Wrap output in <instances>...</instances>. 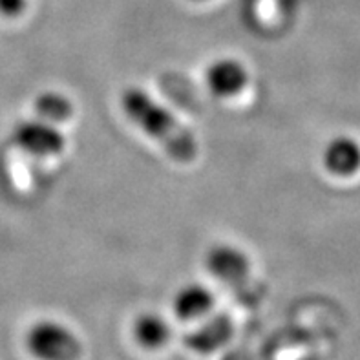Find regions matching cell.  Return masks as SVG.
Listing matches in <instances>:
<instances>
[{
	"mask_svg": "<svg viewBox=\"0 0 360 360\" xmlns=\"http://www.w3.org/2000/svg\"><path fill=\"white\" fill-rule=\"evenodd\" d=\"M121 108L136 127L160 143L172 160L179 163L194 161L198 155L194 134L145 90L127 88L121 94Z\"/></svg>",
	"mask_w": 360,
	"mask_h": 360,
	"instance_id": "6da1fadb",
	"label": "cell"
},
{
	"mask_svg": "<svg viewBox=\"0 0 360 360\" xmlns=\"http://www.w3.org/2000/svg\"><path fill=\"white\" fill-rule=\"evenodd\" d=\"M207 267L242 302L255 304L260 300L262 285L252 278L251 260L238 247L214 245L207 252Z\"/></svg>",
	"mask_w": 360,
	"mask_h": 360,
	"instance_id": "7a4b0ae2",
	"label": "cell"
},
{
	"mask_svg": "<svg viewBox=\"0 0 360 360\" xmlns=\"http://www.w3.org/2000/svg\"><path fill=\"white\" fill-rule=\"evenodd\" d=\"M27 349L39 360H77L81 356V342L66 326L42 320L27 331Z\"/></svg>",
	"mask_w": 360,
	"mask_h": 360,
	"instance_id": "3957f363",
	"label": "cell"
},
{
	"mask_svg": "<svg viewBox=\"0 0 360 360\" xmlns=\"http://www.w3.org/2000/svg\"><path fill=\"white\" fill-rule=\"evenodd\" d=\"M13 139L24 152L37 158L59 155L66 148L64 134L57 127L41 119H30V121L18 123Z\"/></svg>",
	"mask_w": 360,
	"mask_h": 360,
	"instance_id": "277c9868",
	"label": "cell"
},
{
	"mask_svg": "<svg viewBox=\"0 0 360 360\" xmlns=\"http://www.w3.org/2000/svg\"><path fill=\"white\" fill-rule=\"evenodd\" d=\"M207 86L218 97H234L245 90L249 72L238 59L224 57L210 64L205 73Z\"/></svg>",
	"mask_w": 360,
	"mask_h": 360,
	"instance_id": "5b68a950",
	"label": "cell"
},
{
	"mask_svg": "<svg viewBox=\"0 0 360 360\" xmlns=\"http://www.w3.org/2000/svg\"><path fill=\"white\" fill-rule=\"evenodd\" d=\"M324 167L331 176L352 178L360 170V143L349 136H337L326 145Z\"/></svg>",
	"mask_w": 360,
	"mask_h": 360,
	"instance_id": "8992f818",
	"label": "cell"
},
{
	"mask_svg": "<svg viewBox=\"0 0 360 360\" xmlns=\"http://www.w3.org/2000/svg\"><path fill=\"white\" fill-rule=\"evenodd\" d=\"M231 335H233V320L227 315H218L188 333L185 337V344L192 352L212 353L224 346Z\"/></svg>",
	"mask_w": 360,
	"mask_h": 360,
	"instance_id": "52a82bcc",
	"label": "cell"
},
{
	"mask_svg": "<svg viewBox=\"0 0 360 360\" xmlns=\"http://www.w3.org/2000/svg\"><path fill=\"white\" fill-rule=\"evenodd\" d=\"M214 306V297L201 283L183 285L174 297V311L181 320H196L205 316Z\"/></svg>",
	"mask_w": 360,
	"mask_h": 360,
	"instance_id": "ba28073f",
	"label": "cell"
},
{
	"mask_svg": "<svg viewBox=\"0 0 360 360\" xmlns=\"http://www.w3.org/2000/svg\"><path fill=\"white\" fill-rule=\"evenodd\" d=\"M134 335H136L137 342L141 344L146 349H155V347L163 346L169 340L170 329L169 324L165 322L163 316L154 315V313H146L136 320L134 324Z\"/></svg>",
	"mask_w": 360,
	"mask_h": 360,
	"instance_id": "9c48e42d",
	"label": "cell"
},
{
	"mask_svg": "<svg viewBox=\"0 0 360 360\" xmlns=\"http://www.w3.org/2000/svg\"><path fill=\"white\" fill-rule=\"evenodd\" d=\"M35 112L42 121L48 123H64L73 115L72 101L59 91H44L35 99Z\"/></svg>",
	"mask_w": 360,
	"mask_h": 360,
	"instance_id": "30bf717a",
	"label": "cell"
},
{
	"mask_svg": "<svg viewBox=\"0 0 360 360\" xmlns=\"http://www.w3.org/2000/svg\"><path fill=\"white\" fill-rule=\"evenodd\" d=\"M27 8V0H0V15L6 18H17Z\"/></svg>",
	"mask_w": 360,
	"mask_h": 360,
	"instance_id": "8fae6325",
	"label": "cell"
},
{
	"mask_svg": "<svg viewBox=\"0 0 360 360\" xmlns=\"http://www.w3.org/2000/svg\"><path fill=\"white\" fill-rule=\"evenodd\" d=\"M194 2H201V0H194Z\"/></svg>",
	"mask_w": 360,
	"mask_h": 360,
	"instance_id": "7c38bea8",
	"label": "cell"
}]
</instances>
